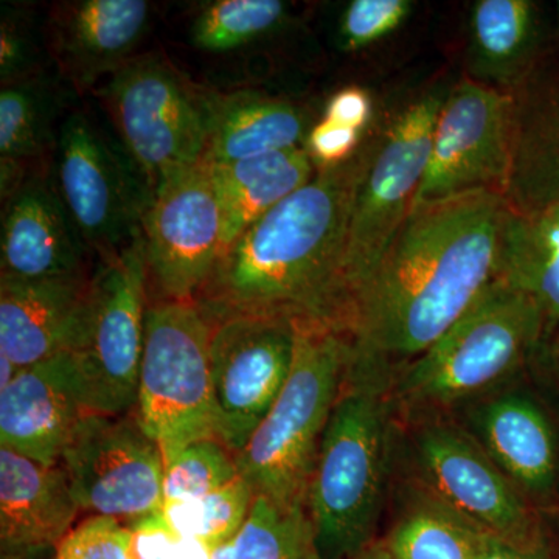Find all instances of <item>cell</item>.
<instances>
[{"label":"cell","mask_w":559,"mask_h":559,"mask_svg":"<svg viewBox=\"0 0 559 559\" xmlns=\"http://www.w3.org/2000/svg\"><path fill=\"white\" fill-rule=\"evenodd\" d=\"M555 360H557V370H558V373H559V347L557 349V356H555Z\"/></svg>","instance_id":"cell-42"},{"label":"cell","mask_w":559,"mask_h":559,"mask_svg":"<svg viewBox=\"0 0 559 559\" xmlns=\"http://www.w3.org/2000/svg\"><path fill=\"white\" fill-rule=\"evenodd\" d=\"M366 151L314 178L221 253L194 304L209 322L252 316L344 331V261Z\"/></svg>","instance_id":"cell-2"},{"label":"cell","mask_w":559,"mask_h":559,"mask_svg":"<svg viewBox=\"0 0 559 559\" xmlns=\"http://www.w3.org/2000/svg\"><path fill=\"white\" fill-rule=\"evenodd\" d=\"M0 277L40 280L92 274L97 260L81 240L50 168L2 198Z\"/></svg>","instance_id":"cell-16"},{"label":"cell","mask_w":559,"mask_h":559,"mask_svg":"<svg viewBox=\"0 0 559 559\" xmlns=\"http://www.w3.org/2000/svg\"><path fill=\"white\" fill-rule=\"evenodd\" d=\"M362 132L326 119L312 124L304 146L318 170L341 167L358 154Z\"/></svg>","instance_id":"cell-37"},{"label":"cell","mask_w":559,"mask_h":559,"mask_svg":"<svg viewBox=\"0 0 559 559\" xmlns=\"http://www.w3.org/2000/svg\"><path fill=\"white\" fill-rule=\"evenodd\" d=\"M479 559H551L544 549L543 540L532 544H518L485 533L481 539Z\"/></svg>","instance_id":"cell-39"},{"label":"cell","mask_w":559,"mask_h":559,"mask_svg":"<svg viewBox=\"0 0 559 559\" xmlns=\"http://www.w3.org/2000/svg\"><path fill=\"white\" fill-rule=\"evenodd\" d=\"M296 325L289 320L238 316L213 323L210 340L215 436L240 454L293 369Z\"/></svg>","instance_id":"cell-14"},{"label":"cell","mask_w":559,"mask_h":559,"mask_svg":"<svg viewBox=\"0 0 559 559\" xmlns=\"http://www.w3.org/2000/svg\"><path fill=\"white\" fill-rule=\"evenodd\" d=\"M373 116L370 94L362 87L348 86L334 92L323 110V119L364 132Z\"/></svg>","instance_id":"cell-38"},{"label":"cell","mask_w":559,"mask_h":559,"mask_svg":"<svg viewBox=\"0 0 559 559\" xmlns=\"http://www.w3.org/2000/svg\"><path fill=\"white\" fill-rule=\"evenodd\" d=\"M459 411L460 426L525 498H549L559 481V441L538 401L506 385Z\"/></svg>","instance_id":"cell-18"},{"label":"cell","mask_w":559,"mask_h":559,"mask_svg":"<svg viewBox=\"0 0 559 559\" xmlns=\"http://www.w3.org/2000/svg\"><path fill=\"white\" fill-rule=\"evenodd\" d=\"M288 382L237 459L255 496L307 503L320 441L347 374L349 341L344 331L297 322Z\"/></svg>","instance_id":"cell-5"},{"label":"cell","mask_w":559,"mask_h":559,"mask_svg":"<svg viewBox=\"0 0 559 559\" xmlns=\"http://www.w3.org/2000/svg\"><path fill=\"white\" fill-rule=\"evenodd\" d=\"M509 201L491 190L417 204L349 307V358L399 373L498 278Z\"/></svg>","instance_id":"cell-1"},{"label":"cell","mask_w":559,"mask_h":559,"mask_svg":"<svg viewBox=\"0 0 559 559\" xmlns=\"http://www.w3.org/2000/svg\"><path fill=\"white\" fill-rule=\"evenodd\" d=\"M210 168L223 216V252L318 173L305 146L230 164H210Z\"/></svg>","instance_id":"cell-25"},{"label":"cell","mask_w":559,"mask_h":559,"mask_svg":"<svg viewBox=\"0 0 559 559\" xmlns=\"http://www.w3.org/2000/svg\"><path fill=\"white\" fill-rule=\"evenodd\" d=\"M485 533L417 491L385 543L399 559H479Z\"/></svg>","instance_id":"cell-28"},{"label":"cell","mask_w":559,"mask_h":559,"mask_svg":"<svg viewBox=\"0 0 559 559\" xmlns=\"http://www.w3.org/2000/svg\"><path fill=\"white\" fill-rule=\"evenodd\" d=\"M150 301H197L223 253V216L207 160L154 194L142 224Z\"/></svg>","instance_id":"cell-15"},{"label":"cell","mask_w":559,"mask_h":559,"mask_svg":"<svg viewBox=\"0 0 559 559\" xmlns=\"http://www.w3.org/2000/svg\"><path fill=\"white\" fill-rule=\"evenodd\" d=\"M314 123L307 106L288 98L252 90L212 92L204 160L230 164L304 146Z\"/></svg>","instance_id":"cell-23"},{"label":"cell","mask_w":559,"mask_h":559,"mask_svg":"<svg viewBox=\"0 0 559 559\" xmlns=\"http://www.w3.org/2000/svg\"><path fill=\"white\" fill-rule=\"evenodd\" d=\"M392 380L348 362L308 485L320 559H352L377 539L395 448Z\"/></svg>","instance_id":"cell-3"},{"label":"cell","mask_w":559,"mask_h":559,"mask_svg":"<svg viewBox=\"0 0 559 559\" xmlns=\"http://www.w3.org/2000/svg\"><path fill=\"white\" fill-rule=\"evenodd\" d=\"M50 175L81 240L97 263L142 235L151 197L123 146L117 148L84 110L62 119Z\"/></svg>","instance_id":"cell-9"},{"label":"cell","mask_w":559,"mask_h":559,"mask_svg":"<svg viewBox=\"0 0 559 559\" xmlns=\"http://www.w3.org/2000/svg\"><path fill=\"white\" fill-rule=\"evenodd\" d=\"M255 498L248 480L240 476L202 498L165 503L162 514L178 535L216 550L240 532Z\"/></svg>","instance_id":"cell-31"},{"label":"cell","mask_w":559,"mask_h":559,"mask_svg":"<svg viewBox=\"0 0 559 559\" xmlns=\"http://www.w3.org/2000/svg\"><path fill=\"white\" fill-rule=\"evenodd\" d=\"M73 498L91 516L131 525L164 507L165 460L159 444L123 415L86 412L62 451Z\"/></svg>","instance_id":"cell-11"},{"label":"cell","mask_w":559,"mask_h":559,"mask_svg":"<svg viewBox=\"0 0 559 559\" xmlns=\"http://www.w3.org/2000/svg\"><path fill=\"white\" fill-rule=\"evenodd\" d=\"M514 140L513 92L473 79L460 81L441 103L428 167L414 205L479 190L507 197L513 175Z\"/></svg>","instance_id":"cell-12"},{"label":"cell","mask_w":559,"mask_h":559,"mask_svg":"<svg viewBox=\"0 0 559 559\" xmlns=\"http://www.w3.org/2000/svg\"><path fill=\"white\" fill-rule=\"evenodd\" d=\"M212 330L194 301H148L134 411L165 463L194 441L216 439Z\"/></svg>","instance_id":"cell-7"},{"label":"cell","mask_w":559,"mask_h":559,"mask_svg":"<svg viewBox=\"0 0 559 559\" xmlns=\"http://www.w3.org/2000/svg\"><path fill=\"white\" fill-rule=\"evenodd\" d=\"M237 477V459L218 439L194 441L165 463L164 506L202 498Z\"/></svg>","instance_id":"cell-32"},{"label":"cell","mask_w":559,"mask_h":559,"mask_svg":"<svg viewBox=\"0 0 559 559\" xmlns=\"http://www.w3.org/2000/svg\"><path fill=\"white\" fill-rule=\"evenodd\" d=\"M86 412L68 353L40 360L0 389V448L40 465H60Z\"/></svg>","instance_id":"cell-19"},{"label":"cell","mask_w":559,"mask_h":559,"mask_svg":"<svg viewBox=\"0 0 559 559\" xmlns=\"http://www.w3.org/2000/svg\"><path fill=\"white\" fill-rule=\"evenodd\" d=\"M409 443L421 495L499 538L539 543L530 500L462 426L439 417L415 419Z\"/></svg>","instance_id":"cell-13"},{"label":"cell","mask_w":559,"mask_h":559,"mask_svg":"<svg viewBox=\"0 0 559 559\" xmlns=\"http://www.w3.org/2000/svg\"><path fill=\"white\" fill-rule=\"evenodd\" d=\"M443 98L428 94L411 103L389 124L380 142L366 150L345 250L348 311L414 209Z\"/></svg>","instance_id":"cell-10"},{"label":"cell","mask_w":559,"mask_h":559,"mask_svg":"<svg viewBox=\"0 0 559 559\" xmlns=\"http://www.w3.org/2000/svg\"><path fill=\"white\" fill-rule=\"evenodd\" d=\"M498 278L538 305L547 329L559 326V201L535 212L507 209Z\"/></svg>","instance_id":"cell-27"},{"label":"cell","mask_w":559,"mask_h":559,"mask_svg":"<svg viewBox=\"0 0 559 559\" xmlns=\"http://www.w3.org/2000/svg\"><path fill=\"white\" fill-rule=\"evenodd\" d=\"M555 11H557V16H555L554 38L557 40L559 47V2L557 7H555Z\"/></svg>","instance_id":"cell-41"},{"label":"cell","mask_w":559,"mask_h":559,"mask_svg":"<svg viewBox=\"0 0 559 559\" xmlns=\"http://www.w3.org/2000/svg\"><path fill=\"white\" fill-rule=\"evenodd\" d=\"M80 511L61 465L0 448V559H53Z\"/></svg>","instance_id":"cell-20"},{"label":"cell","mask_w":559,"mask_h":559,"mask_svg":"<svg viewBox=\"0 0 559 559\" xmlns=\"http://www.w3.org/2000/svg\"><path fill=\"white\" fill-rule=\"evenodd\" d=\"M100 92L121 146L151 197L204 160L212 92L187 79L165 55H138Z\"/></svg>","instance_id":"cell-6"},{"label":"cell","mask_w":559,"mask_h":559,"mask_svg":"<svg viewBox=\"0 0 559 559\" xmlns=\"http://www.w3.org/2000/svg\"><path fill=\"white\" fill-rule=\"evenodd\" d=\"M213 559H320L307 503L257 496L240 532L213 550Z\"/></svg>","instance_id":"cell-29"},{"label":"cell","mask_w":559,"mask_h":559,"mask_svg":"<svg viewBox=\"0 0 559 559\" xmlns=\"http://www.w3.org/2000/svg\"><path fill=\"white\" fill-rule=\"evenodd\" d=\"M409 0H353L340 21L341 49L358 51L388 38L411 16Z\"/></svg>","instance_id":"cell-33"},{"label":"cell","mask_w":559,"mask_h":559,"mask_svg":"<svg viewBox=\"0 0 559 559\" xmlns=\"http://www.w3.org/2000/svg\"><path fill=\"white\" fill-rule=\"evenodd\" d=\"M92 274L0 277V355L21 370L70 352L83 329Z\"/></svg>","instance_id":"cell-21"},{"label":"cell","mask_w":559,"mask_h":559,"mask_svg":"<svg viewBox=\"0 0 559 559\" xmlns=\"http://www.w3.org/2000/svg\"><path fill=\"white\" fill-rule=\"evenodd\" d=\"M148 272L140 235L92 274L86 316L68 352L87 412L130 414L138 404Z\"/></svg>","instance_id":"cell-8"},{"label":"cell","mask_w":559,"mask_h":559,"mask_svg":"<svg viewBox=\"0 0 559 559\" xmlns=\"http://www.w3.org/2000/svg\"><path fill=\"white\" fill-rule=\"evenodd\" d=\"M134 559H213V550L180 536L164 520L162 510L131 525Z\"/></svg>","instance_id":"cell-36"},{"label":"cell","mask_w":559,"mask_h":559,"mask_svg":"<svg viewBox=\"0 0 559 559\" xmlns=\"http://www.w3.org/2000/svg\"><path fill=\"white\" fill-rule=\"evenodd\" d=\"M43 72L40 50L27 10L3 5L0 14V81L2 86Z\"/></svg>","instance_id":"cell-34"},{"label":"cell","mask_w":559,"mask_h":559,"mask_svg":"<svg viewBox=\"0 0 559 559\" xmlns=\"http://www.w3.org/2000/svg\"><path fill=\"white\" fill-rule=\"evenodd\" d=\"M352 559H399L393 555V551L390 550L388 543L385 539H374L370 546H367L366 549L360 550L358 555H355Z\"/></svg>","instance_id":"cell-40"},{"label":"cell","mask_w":559,"mask_h":559,"mask_svg":"<svg viewBox=\"0 0 559 559\" xmlns=\"http://www.w3.org/2000/svg\"><path fill=\"white\" fill-rule=\"evenodd\" d=\"M546 331L538 305L496 278L455 325L395 374V409L414 419L436 417L506 388Z\"/></svg>","instance_id":"cell-4"},{"label":"cell","mask_w":559,"mask_h":559,"mask_svg":"<svg viewBox=\"0 0 559 559\" xmlns=\"http://www.w3.org/2000/svg\"><path fill=\"white\" fill-rule=\"evenodd\" d=\"M60 92L40 73L0 91V197L36 171L49 170L57 146Z\"/></svg>","instance_id":"cell-26"},{"label":"cell","mask_w":559,"mask_h":559,"mask_svg":"<svg viewBox=\"0 0 559 559\" xmlns=\"http://www.w3.org/2000/svg\"><path fill=\"white\" fill-rule=\"evenodd\" d=\"M53 559H134L132 530L112 518H87L70 530Z\"/></svg>","instance_id":"cell-35"},{"label":"cell","mask_w":559,"mask_h":559,"mask_svg":"<svg viewBox=\"0 0 559 559\" xmlns=\"http://www.w3.org/2000/svg\"><path fill=\"white\" fill-rule=\"evenodd\" d=\"M150 11L143 0H70L51 7L47 50L76 94L95 90L138 57Z\"/></svg>","instance_id":"cell-17"},{"label":"cell","mask_w":559,"mask_h":559,"mask_svg":"<svg viewBox=\"0 0 559 559\" xmlns=\"http://www.w3.org/2000/svg\"><path fill=\"white\" fill-rule=\"evenodd\" d=\"M514 94L516 140L507 200L514 210L535 212L559 201V62L536 64Z\"/></svg>","instance_id":"cell-22"},{"label":"cell","mask_w":559,"mask_h":559,"mask_svg":"<svg viewBox=\"0 0 559 559\" xmlns=\"http://www.w3.org/2000/svg\"><path fill=\"white\" fill-rule=\"evenodd\" d=\"M288 17L282 0H215L191 22V44L210 53L241 50L274 35Z\"/></svg>","instance_id":"cell-30"},{"label":"cell","mask_w":559,"mask_h":559,"mask_svg":"<svg viewBox=\"0 0 559 559\" xmlns=\"http://www.w3.org/2000/svg\"><path fill=\"white\" fill-rule=\"evenodd\" d=\"M543 57L539 9L530 0H477L469 16L473 80L513 92Z\"/></svg>","instance_id":"cell-24"}]
</instances>
